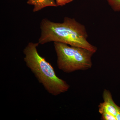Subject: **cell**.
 <instances>
[{
    "label": "cell",
    "mask_w": 120,
    "mask_h": 120,
    "mask_svg": "<svg viewBox=\"0 0 120 120\" xmlns=\"http://www.w3.org/2000/svg\"><path fill=\"white\" fill-rule=\"evenodd\" d=\"M41 35L38 43L44 45L53 42L82 47L95 53L98 49L87 40L86 27L74 18L65 17L62 22H56L47 19L40 23Z\"/></svg>",
    "instance_id": "cell-1"
},
{
    "label": "cell",
    "mask_w": 120,
    "mask_h": 120,
    "mask_svg": "<svg viewBox=\"0 0 120 120\" xmlns=\"http://www.w3.org/2000/svg\"><path fill=\"white\" fill-rule=\"evenodd\" d=\"M38 42H29L23 50L24 60L45 90L53 96L67 92L70 86L56 75L52 65L38 52Z\"/></svg>",
    "instance_id": "cell-2"
},
{
    "label": "cell",
    "mask_w": 120,
    "mask_h": 120,
    "mask_svg": "<svg viewBox=\"0 0 120 120\" xmlns=\"http://www.w3.org/2000/svg\"><path fill=\"white\" fill-rule=\"evenodd\" d=\"M58 69L66 73L86 71L92 68L94 52L82 47L54 42Z\"/></svg>",
    "instance_id": "cell-3"
},
{
    "label": "cell",
    "mask_w": 120,
    "mask_h": 120,
    "mask_svg": "<svg viewBox=\"0 0 120 120\" xmlns=\"http://www.w3.org/2000/svg\"><path fill=\"white\" fill-rule=\"evenodd\" d=\"M103 101L99 105L98 111L101 115L108 114L120 120V107L114 102L111 92L105 90L102 94Z\"/></svg>",
    "instance_id": "cell-4"
},
{
    "label": "cell",
    "mask_w": 120,
    "mask_h": 120,
    "mask_svg": "<svg viewBox=\"0 0 120 120\" xmlns=\"http://www.w3.org/2000/svg\"><path fill=\"white\" fill-rule=\"evenodd\" d=\"M27 4L34 6V12L38 11L46 7H57L55 0H28Z\"/></svg>",
    "instance_id": "cell-5"
},
{
    "label": "cell",
    "mask_w": 120,
    "mask_h": 120,
    "mask_svg": "<svg viewBox=\"0 0 120 120\" xmlns=\"http://www.w3.org/2000/svg\"><path fill=\"white\" fill-rule=\"evenodd\" d=\"M106 0L114 11L115 12L120 11V0Z\"/></svg>",
    "instance_id": "cell-6"
},
{
    "label": "cell",
    "mask_w": 120,
    "mask_h": 120,
    "mask_svg": "<svg viewBox=\"0 0 120 120\" xmlns=\"http://www.w3.org/2000/svg\"><path fill=\"white\" fill-rule=\"evenodd\" d=\"M57 7L64 6L67 4L70 3L73 0H55Z\"/></svg>",
    "instance_id": "cell-7"
}]
</instances>
